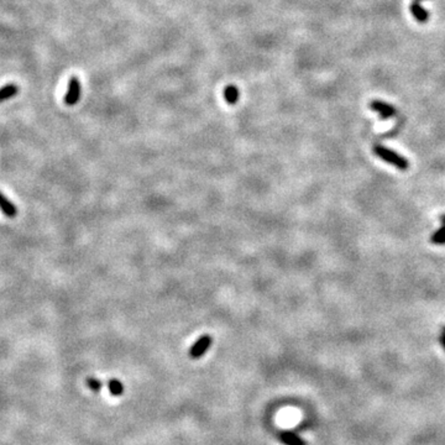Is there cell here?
<instances>
[{"label": "cell", "mask_w": 445, "mask_h": 445, "mask_svg": "<svg viewBox=\"0 0 445 445\" xmlns=\"http://www.w3.org/2000/svg\"><path fill=\"white\" fill-rule=\"evenodd\" d=\"M374 154L378 159L382 160L383 162L393 166L397 170L407 171L410 168V161L405 156L396 153V151L391 150V149L386 147V146L376 145L374 147Z\"/></svg>", "instance_id": "1"}, {"label": "cell", "mask_w": 445, "mask_h": 445, "mask_svg": "<svg viewBox=\"0 0 445 445\" xmlns=\"http://www.w3.org/2000/svg\"><path fill=\"white\" fill-rule=\"evenodd\" d=\"M81 94H82L81 81H79L76 76H72L70 81H68L67 92L65 94L66 106H70V107L76 106V104L79 102V99H81Z\"/></svg>", "instance_id": "2"}, {"label": "cell", "mask_w": 445, "mask_h": 445, "mask_svg": "<svg viewBox=\"0 0 445 445\" xmlns=\"http://www.w3.org/2000/svg\"><path fill=\"white\" fill-rule=\"evenodd\" d=\"M212 344H213V338L209 335V334H204V335H202L201 338L192 345V348H190L189 350L190 359H193V360L201 359L204 354L211 349Z\"/></svg>", "instance_id": "3"}, {"label": "cell", "mask_w": 445, "mask_h": 445, "mask_svg": "<svg viewBox=\"0 0 445 445\" xmlns=\"http://www.w3.org/2000/svg\"><path fill=\"white\" fill-rule=\"evenodd\" d=\"M370 108H371V110H374V112L378 113L381 119H383V120L394 117L397 113L396 109H394L391 104H387L385 102H381V101L371 102V103H370Z\"/></svg>", "instance_id": "4"}, {"label": "cell", "mask_w": 445, "mask_h": 445, "mask_svg": "<svg viewBox=\"0 0 445 445\" xmlns=\"http://www.w3.org/2000/svg\"><path fill=\"white\" fill-rule=\"evenodd\" d=\"M0 212L7 218H15L18 215V208L9 198L0 192Z\"/></svg>", "instance_id": "5"}, {"label": "cell", "mask_w": 445, "mask_h": 445, "mask_svg": "<svg viewBox=\"0 0 445 445\" xmlns=\"http://www.w3.org/2000/svg\"><path fill=\"white\" fill-rule=\"evenodd\" d=\"M411 13L412 15L416 18L417 21L419 23H427L428 19H429V14H428L427 10L422 7L421 4L418 3V0H414L413 3L411 4Z\"/></svg>", "instance_id": "6"}, {"label": "cell", "mask_w": 445, "mask_h": 445, "mask_svg": "<svg viewBox=\"0 0 445 445\" xmlns=\"http://www.w3.org/2000/svg\"><path fill=\"white\" fill-rule=\"evenodd\" d=\"M280 440L284 445H307L306 441L300 435L289 432V430H284V432L280 433Z\"/></svg>", "instance_id": "7"}, {"label": "cell", "mask_w": 445, "mask_h": 445, "mask_svg": "<svg viewBox=\"0 0 445 445\" xmlns=\"http://www.w3.org/2000/svg\"><path fill=\"white\" fill-rule=\"evenodd\" d=\"M18 93H19L18 85L13 84V83H10V84H5L4 87L0 88V104L14 98L15 95H18Z\"/></svg>", "instance_id": "8"}, {"label": "cell", "mask_w": 445, "mask_h": 445, "mask_svg": "<svg viewBox=\"0 0 445 445\" xmlns=\"http://www.w3.org/2000/svg\"><path fill=\"white\" fill-rule=\"evenodd\" d=\"M239 89L235 85H228L224 89V99H225V102L228 104H231V106L236 104L239 102Z\"/></svg>", "instance_id": "9"}, {"label": "cell", "mask_w": 445, "mask_h": 445, "mask_svg": "<svg viewBox=\"0 0 445 445\" xmlns=\"http://www.w3.org/2000/svg\"><path fill=\"white\" fill-rule=\"evenodd\" d=\"M430 242L433 245H445V224H441L440 228L436 231H434L430 236Z\"/></svg>", "instance_id": "10"}, {"label": "cell", "mask_w": 445, "mask_h": 445, "mask_svg": "<svg viewBox=\"0 0 445 445\" xmlns=\"http://www.w3.org/2000/svg\"><path fill=\"white\" fill-rule=\"evenodd\" d=\"M108 388H109L110 393H112L113 396H115V397L121 396V394H123V392H124L123 382H121V381L117 380V378H112V380H110L109 382H108Z\"/></svg>", "instance_id": "11"}, {"label": "cell", "mask_w": 445, "mask_h": 445, "mask_svg": "<svg viewBox=\"0 0 445 445\" xmlns=\"http://www.w3.org/2000/svg\"><path fill=\"white\" fill-rule=\"evenodd\" d=\"M87 385L93 392H99L102 389V387H103V382L95 377H89L87 378Z\"/></svg>", "instance_id": "12"}, {"label": "cell", "mask_w": 445, "mask_h": 445, "mask_svg": "<svg viewBox=\"0 0 445 445\" xmlns=\"http://www.w3.org/2000/svg\"><path fill=\"white\" fill-rule=\"evenodd\" d=\"M440 344L443 347V349L445 350V327H443L441 329V333H440Z\"/></svg>", "instance_id": "13"}, {"label": "cell", "mask_w": 445, "mask_h": 445, "mask_svg": "<svg viewBox=\"0 0 445 445\" xmlns=\"http://www.w3.org/2000/svg\"><path fill=\"white\" fill-rule=\"evenodd\" d=\"M440 223L441 224H445V214L441 215V217H440Z\"/></svg>", "instance_id": "14"}]
</instances>
